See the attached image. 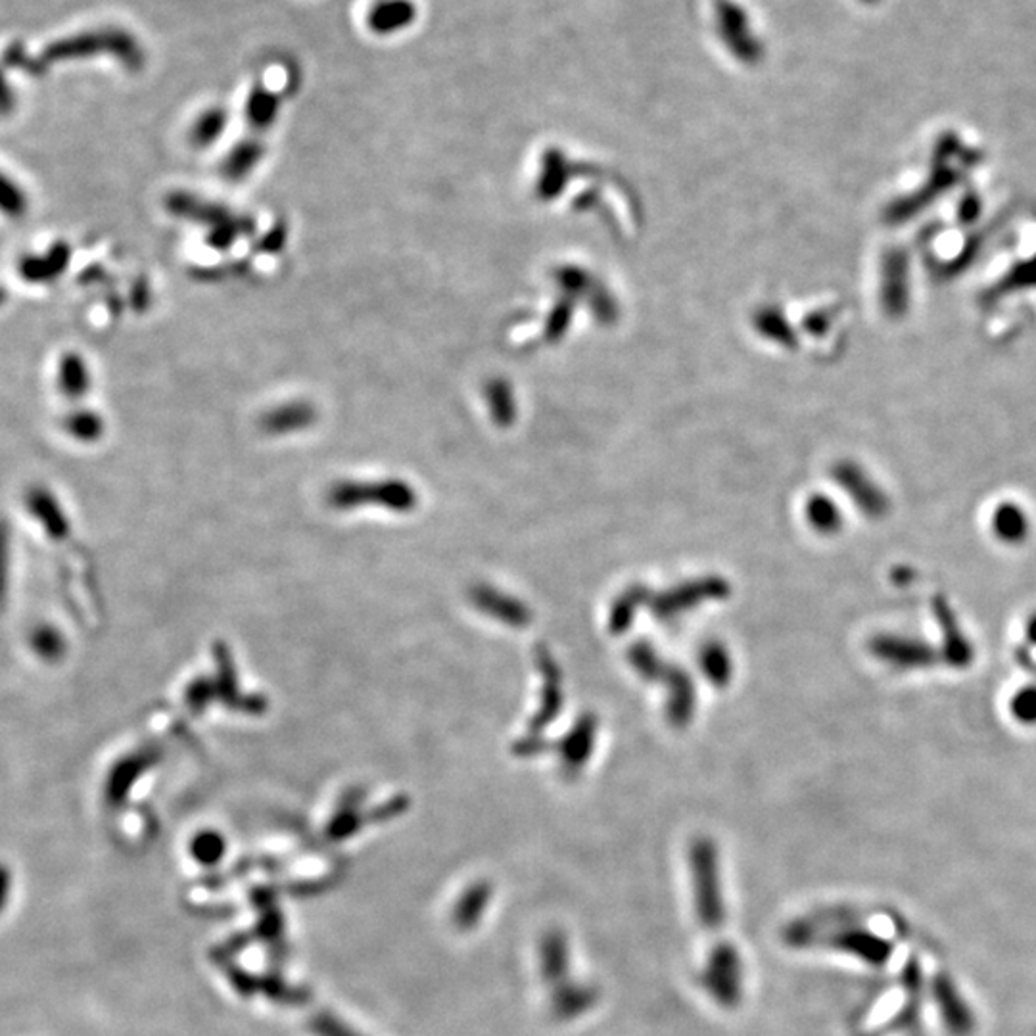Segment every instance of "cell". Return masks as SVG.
I'll list each match as a JSON object with an SVG mask.
<instances>
[{"label":"cell","mask_w":1036,"mask_h":1036,"mask_svg":"<svg viewBox=\"0 0 1036 1036\" xmlns=\"http://www.w3.org/2000/svg\"><path fill=\"white\" fill-rule=\"evenodd\" d=\"M490 901H492L490 883L479 881V883L469 887L455 904L454 916H451L455 927L459 931H471L472 927L479 924L482 916H484Z\"/></svg>","instance_id":"9c48e42d"},{"label":"cell","mask_w":1036,"mask_h":1036,"mask_svg":"<svg viewBox=\"0 0 1036 1036\" xmlns=\"http://www.w3.org/2000/svg\"><path fill=\"white\" fill-rule=\"evenodd\" d=\"M598 1002V992L586 985H563L553 997V1010L557 1017L573 1020L588 1012Z\"/></svg>","instance_id":"30bf717a"},{"label":"cell","mask_w":1036,"mask_h":1036,"mask_svg":"<svg viewBox=\"0 0 1036 1036\" xmlns=\"http://www.w3.org/2000/svg\"><path fill=\"white\" fill-rule=\"evenodd\" d=\"M935 992H937V1000H939L942 1015L947 1017L949 1027L956 1031V1033H967L972 1028V1015H969V1010L965 1008L964 1000L957 997L956 990L952 989L949 980H941L935 987Z\"/></svg>","instance_id":"7c38bea8"},{"label":"cell","mask_w":1036,"mask_h":1036,"mask_svg":"<svg viewBox=\"0 0 1036 1036\" xmlns=\"http://www.w3.org/2000/svg\"><path fill=\"white\" fill-rule=\"evenodd\" d=\"M12 886H14L12 871H10V868H7V866L0 864V914L9 906L10 896H12Z\"/></svg>","instance_id":"ac0fdd59"},{"label":"cell","mask_w":1036,"mask_h":1036,"mask_svg":"<svg viewBox=\"0 0 1036 1036\" xmlns=\"http://www.w3.org/2000/svg\"><path fill=\"white\" fill-rule=\"evenodd\" d=\"M317 411L311 406L310 401L294 399L280 406L273 407L272 411L262 417V426L269 434H292V432H302L310 429L315 423Z\"/></svg>","instance_id":"5b68a950"},{"label":"cell","mask_w":1036,"mask_h":1036,"mask_svg":"<svg viewBox=\"0 0 1036 1036\" xmlns=\"http://www.w3.org/2000/svg\"><path fill=\"white\" fill-rule=\"evenodd\" d=\"M595 722L590 720V718H583L582 722L578 724V727H575V732L566 737V745L563 747V758H565L566 764L570 766H582L586 762V758L590 755V750L593 747H588V745H580V742H586V739H595Z\"/></svg>","instance_id":"4fadbf2b"},{"label":"cell","mask_w":1036,"mask_h":1036,"mask_svg":"<svg viewBox=\"0 0 1036 1036\" xmlns=\"http://www.w3.org/2000/svg\"><path fill=\"white\" fill-rule=\"evenodd\" d=\"M227 979L242 997L262 995V997L269 998V1000L279 1002V1004H302L303 1000L308 998L305 990L292 987L285 980L272 977V975H254V973L244 972L240 967H229Z\"/></svg>","instance_id":"277c9868"},{"label":"cell","mask_w":1036,"mask_h":1036,"mask_svg":"<svg viewBox=\"0 0 1036 1036\" xmlns=\"http://www.w3.org/2000/svg\"><path fill=\"white\" fill-rule=\"evenodd\" d=\"M702 666L712 682H725L732 674V659L727 656L724 649L714 646L702 653Z\"/></svg>","instance_id":"2e32d148"},{"label":"cell","mask_w":1036,"mask_h":1036,"mask_svg":"<svg viewBox=\"0 0 1036 1036\" xmlns=\"http://www.w3.org/2000/svg\"><path fill=\"white\" fill-rule=\"evenodd\" d=\"M702 985L722 1008H737L743 997V962L730 942H720L710 952L702 972Z\"/></svg>","instance_id":"3957f363"},{"label":"cell","mask_w":1036,"mask_h":1036,"mask_svg":"<svg viewBox=\"0 0 1036 1036\" xmlns=\"http://www.w3.org/2000/svg\"><path fill=\"white\" fill-rule=\"evenodd\" d=\"M694 902L697 919L704 929L714 931L724 924L725 906L716 845L710 839H699L689 854Z\"/></svg>","instance_id":"6da1fadb"},{"label":"cell","mask_w":1036,"mask_h":1036,"mask_svg":"<svg viewBox=\"0 0 1036 1036\" xmlns=\"http://www.w3.org/2000/svg\"><path fill=\"white\" fill-rule=\"evenodd\" d=\"M260 158H262V154H260V148L255 144L232 152L229 160L225 161V179L231 181V183H242L254 171L255 166L260 164Z\"/></svg>","instance_id":"5bb4252c"},{"label":"cell","mask_w":1036,"mask_h":1036,"mask_svg":"<svg viewBox=\"0 0 1036 1036\" xmlns=\"http://www.w3.org/2000/svg\"><path fill=\"white\" fill-rule=\"evenodd\" d=\"M192 854L196 860L206 864V866H212L216 862L221 860L225 854V841L221 835H217L214 831H204L200 833L198 838L194 839L192 843Z\"/></svg>","instance_id":"9a60e30c"},{"label":"cell","mask_w":1036,"mask_h":1036,"mask_svg":"<svg viewBox=\"0 0 1036 1036\" xmlns=\"http://www.w3.org/2000/svg\"><path fill=\"white\" fill-rule=\"evenodd\" d=\"M311 1033L315 1036H363L338 1020L333 1013H317L310 1020Z\"/></svg>","instance_id":"e0dca14e"},{"label":"cell","mask_w":1036,"mask_h":1036,"mask_svg":"<svg viewBox=\"0 0 1036 1036\" xmlns=\"http://www.w3.org/2000/svg\"><path fill=\"white\" fill-rule=\"evenodd\" d=\"M328 503L335 509H353L359 505H378L384 509H414L417 494L403 480H381V482H340L328 492Z\"/></svg>","instance_id":"7a4b0ae2"},{"label":"cell","mask_w":1036,"mask_h":1036,"mask_svg":"<svg viewBox=\"0 0 1036 1036\" xmlns=\"http://www.w3.org/2000/svg\"><path fill=\"white\" fill-rule=\"evenodd\" d=\"M472 599L484 613L494 616V618H499V621L510 624V626H525L530 621L527 606L518 603L517 599L497 593L492 588H480V590L472 593Z\"/></svg>","instance_id":"ba28073f"},{"label":"cell","mask_w":1036,"mask_h":1036,"mask_svg":"<svg viewBox=\"0 0 1036 1036\" xmlns=\"http://www.w3.org/2000/svg\"><path fill=\"white\" fill-rule=\"evenodd\" d=\"M833 949L843 950L846 954H853L868 962V964L879 965L886 962L887 956L891 954L889 942L876 937L874 932L860 931V929H843L835 931L828 939Z\"/></svg>","instance_id":"8992f818"},{"label":"cell","mask_w":1036,"mask_h":1036,"mask_svg":"<svg viewBox=\"0 0 1036 1036\" xmlns=\"http://www.w3.org/2000/svg\"><path fill=\"white\" fill-rule=\"evenodd\" d=\"M568 965H570V952H568L565 932H547L540 944V967H542L543 979L558 985L565 979Z\"/></svg>","instance_id":"52a82bcc"},{"label":"cell","mask_w":1036,"mask_h":1036,"mask_svg":"<svg viewBox=\"0 0 1036 1036\" xmlns=\"http://www.w3.org/2000/svg\"><path fill=\"white\" fill-rule=\"evenodd\" d=\"M718 580H707V582H694L691 583V590L676 591V593H670L668 598H664L661 601V616H676L679 613H686L687 606L694 609L695 603L699 601H704V599L716 598V591H724V586L718 588Z\"/></svg>","instance_id":"8fae6325"}]
</instances>
